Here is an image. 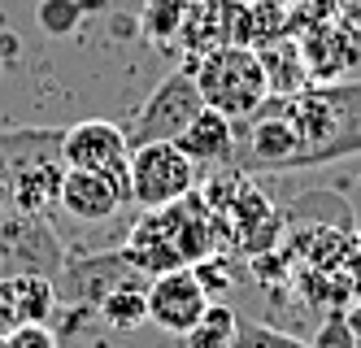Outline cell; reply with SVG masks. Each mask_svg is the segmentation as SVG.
<instances>
[{"label": "cell", "instance_id": "obj_19", "mask_svg": "<svg viewBox=\"0 0 361 348\" xmlns=\"http://www.w3.org/2000/svg\"><path fill=\"white\" fill-rule=\"evenodd\" d=\"M231 348H309V344L288 335V331H274L266 323H248V318H240V335H235Z\"/></svg>", "mask_w": 361, "mask_h": 348}, {"label": "cell", "instance_id": "obj_23", "mask_svg": "<svg viewBox=\"0 0 361 348\" xmlns=\"http://www.w3.org/2000/svg\"><path fill=\"white\" fill-rule=\"evenodd\" d=\"M331 13H335V22L361 31V0H331Z\"/></svg>", "mask_w": 361, "mask_h": 348}, {"label": "cell", "instance_id": "obj_8", "mask_svg": "<svg viewBox=\"0 0 361 348\" xmlns=\"http://www.w3.org/2000/svg\"><path fill=\"white\" fill-rule=\"evenodd\" d=\"M296 44H300L305 70H309L314 83H340V74L361 61V31H357V26L335 22V18L309 26Z\"/></svg>", "mask_w": 361, "mask_h": 348}, {"label": "cell", "instance_id": "obj_5", "mask_svg": "<svg viewBox=\"0 0 361 348\" xmlns=\"http://www.w3.org/2000/svg\"><path fill=\"white\" fill-rule=\"evenodd\" d=\"M61 162L70 170H100L131 192V144L118 122H74L61 131Z\"/></svg>", "mask_w": 361, "mask_h": 348}, {"label": "cell", "instance_id": "obj_18", "mask_svg": "<svg viewBox=\"0 0 361 348\" xmlns=\"http://www.w3.org/2000/svg\"><path fill=\"white\" fill-rule=\"evenodd\" d=\"M183 13H188V0H152L148 13H144V26L152 40H174L183 31Z\"/></svg>", "mask_w": 361, "mask_h": 348}, {"label": "cell", "instance_id": "obj_20", "mask_svg": "<svg viewBox=\"0 0 361 348\" xmlns=\"http://www.w3.org/2000/svg\"><path fill=\"white\" fill-rule=\"evenodd\" d=\"M5 348H61V344L48 331V323H22V327L5 331Z\"/></svg>", "mask_w": 361, "mask_h": 348}, {"label": "cell", "instance_id": "obj_21", "mask_svg": "<svg viewBox=\"0 0 361 348\" xmlns=\"http://www.w3.org/2000/svg\"><path fill=\"white\" fill-rule=\"evenodd\" d=\"M192 275L200 279V287H204V292H209V301H214V296H222V292L231 287V279H226V261H222L218 253L200 257V261L192 265Z\"/></svg>", "mask_w": 361, "mask_h": 348}, {"label": "cell", "instance_id": "obj_22", "mask_svg": "<svg viewBox=\"0 0 361 348\" xmlns=\"http://www.w3.org/2000/svg\"><path fill=\"white\" fill-rule=\"evenodd\" d=\"M309 348H357V335H353V327L344 323V313H331Z\"/></svg>", "mask_w": 361, "mask_h": 348}, {"label": "cell", "instance_id": "obj_25", "mask_svg": "<svg viewBox=\"0 0 361 348\" xmlns=\"http://www.w3.org/2000/svg\"><path fill=\"white\" fill-rule=\"evenodd\" d=\"M270 5H292V0H270Z\"/></svg>", "mask_w": 361, "mask_h": 348}, {"label": "cell", "instance_id": "obj_16", "mask_svg": "<svg viewBox=\"0 0 361 348\" xmlns=\"http://www.w3.org/2000/svg\"><path fill=\"white\" fill-rule=\"evenodd\" d=\"M235 335H240V313L222 301H214L200 313V323L183 335V348H231Z\"/></svg>", "mask_w": 361, "mask_h": 348}, {"label": "cell", "instance_id": "obj_9", "mask_svg": "<svg viewBox=\"0 0 361 348\" xmlns=\"http://www.w3.org/2000/svg\"><path fill=\"white\" fill-rule=\"evenodd\" d=\"M122 205H131V192L122 183H114L100 170H70L61 179V209L79 222H105Z\"/></svg>", "mask_w": 361, "mask_h": 348}, {"label": "cell", "instance_id": "obj_12", "mask_svg": "<svg viewBox=\"0 0 361 348\" xmlns=\"http://www.w3.org/2000/svg\"><path fill=\"white\" fill-rule=\"evenodd\" d=\"M57 309V287L48 275H9L0 279V331L22 323H48Z\"/></svg>", "mask_w": 361, "mask_h": 348}, {"label": "cell", "instance_id": "obj_3", "mask_svg": "<svg viewBox=\"0 0 361 348\" xmlns=\"http://www.w3.org/2000/svg\"><path fill=\"white\" fill-rule=\"evenodd\" d=\"M196 192V166L170 140L131 148V200L140 209H166Z\"/></svg>", "mask_w": 361, "mask_h": 348}, {"label": "cell", "instance_id": "obj_26", "mask_svg": "<svg viewBox=\"0 0 361 348\" xmlns=\"http://www.w3.org/2000/svg\"><path fill=\"white\" fill-rule=\"evenodd\" d=\"M0 348H5V335H0Z\"/></svg>", "mask_w": 361, "mask_h": 348}, {"label": "cell", "instance_id": "obj_14", "mask_svg": "<svg viewBox=\"0 0 361 348\" xmlns=\"http://www.w3.org/2000/svg\"><path fill=\"white\" fill-rule=\"evenodd\" d=\"M257 57H262L270 96H292V92L309 88V70H305V57H300L296 35H279V40L262 44V48H257Z\"/></svg>", "mask_w": 361, "mask_h": 348}, {"label": "cell", "instance_id": "obj_11", "mask_svg": "<svg viewBox=\"0 0 361 348\" xmlns=\"http://www.w3.org/2000/svg\"><path fill=\"white\" fill-rule=\"evenodd\" d=\"M61 179H66V162L48 157V162H31L5 174L9 187V209L27 213V218H48L53 209H61Z\"/></svg>", "mask_w": 361, "mask_h": 348}, {"label": "cell", "instance_id": "obj_4", "mask_svg": "<svg viewBox=\"0 0 361 348\" xmlns=\"http://www.w3.org/2000/svg\"><path fill=\"white\" fill-rule=\"evenodd\" d=\"M300 162H305L300 131L288 122V114L279 109V100L266 96V104L252 114V126L244 136V157L235 166L244 174H252V170H262V174H296Z\"/></svg>", "mask_w": 361, "mask_h": 348}, {"label": "cell", "instance_id": "obj_6", "mask_svg": "<svg viewBox=\"0 0 361 348\" xmlns=\"http://www.w3.org/2000/svg\"><path fill=\"white\" fill-rule=\"evenodd\" d=\"M61 265V248L44 218L27 213H0V279L9 275H48L53 279Z\"/></svg>", "mask_w": 361, "mask_h": 348}, {"label": "cell", "instance_id": "obj_24", "mask_svg": "<svg viewBox=\"0 0 361 348\" xmlns=\"http://www.w3.org/2000/svg\"><path fill=\"white\" fill-rule=\"evenodd\" d=\"M344 323H348V327H353V335L361 340V305H357L353 313H344Z\"/></svg>", "mask_w": 361, "mask_h": 348}, {"label": "cell", "instance_id": "obj_15", "mask_svg": "<svg viewBox=\"0 0 361 348\" xmlns=\"http://www.w3.org/2000/svg\"><path fill=\"white\" fill-rule=\"evenodd\" d=\"M100 318H105V327L114 331H135L148 323V296L140 283H118L114 292L100 296Z\"/></svg>", "mask_w": 361, "mask_h": 348}, {"label": "cell", "instance_id": "obj_10", "mask_svg": "<svg viewBox=\"0 0 361 348\" xmlns=\"http://www.w3.org/2000/svg\"><path fill=\"white\" fill-rule=\"evenodd\" d=\"M222 222H226V235L252 257L274 248V239H279V213L248 179L240 183V192L231 196V205L222 209Z\"/></svg>", "mask_w": 361, "mask_h": 348}, {"label": "cell", "instance_id": "obj_2", "mask_svg": "<svg viewBox=\"0 0 361 348\" xmlns=\"http://www.w3.org/2000/svg\"><path fill=\"white\" fill-rule=\"evenodd\" d=\"M204 109L200 100V88L192 78V66H178L170 70L157 88H152V96L140 104V109L131 114V122H126V144L140 148V144H161V140H178L183 136V126Z\"/></svg>", "mask_w": 361, "mask_h": 348}, {"label": "cell", "instance_id": "obj_1", "mask_svg": "<svg viewBox=\"0 0 361 348\" xmlns=\"http://www.w3.org/2000/svg\"><path fill=\"white\" fill-rule=\"evenodd\" d=\"M188 66H192V78L200 88V100L209 104V109L226 114L231 122L252 118L270 96V83H266V70H262L257 48L218 44L209 52H200V57H192Z\"/></svg>", "mask_w": 361, "mask_h": 348}, {"label": "cell", "instance_id": "obj_7", "mask_svg": "<svg viewBox=\"0 0 361 348\" xmlns=\"http://www.w3.org/2000/svg\"><path fill=\"white\" fill-rule=\"evenodd\" d=\"M144 296H148V323L161 327L166 335H178V340H183L200 323V313L214 305L209 292H204L200 279L192 275V265L152 275V283L144 287Z\"/></svg>", "mask_w": 361, "mask_h": 348}, {"label": "cell", "instance_id": "obj_13", "mask_svg": "<svg viewBox=\"0 0 361 348\" xmlns=\"http://www.w3.org/2000/svg\"><path fill=\"white\" fill-rule=\"evenodd\" d=\"M174 148L183 152L192 166H226L231 157H235V122L204 104L183 126V136L174 140Z\"/></svg>", "mask_w": 361, "mask_h": 348}, {"label": "cell", "instance_id": "obj_17", "mask_svg": "<svg viewBox=\"0 0 361 348\" xmlns=\"http://www.w3.org/2000/svg\"><path fill=\"white\" fill-rule=\"evenodd\" d=\"M87 13V0H39L35 5V26L48 40H66L79 31V22Z\"/></svg>", "mask_w": 361, "mask_h": 348}]
</instances>
